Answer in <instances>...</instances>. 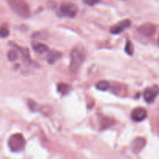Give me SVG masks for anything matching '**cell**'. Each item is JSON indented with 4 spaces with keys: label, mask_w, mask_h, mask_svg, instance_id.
Masks as SVG:
<instances>
[{
    "label": "cell",
    "mask_w": 159,
    "mask_h": 159,
    "mask_svg": "<svg viewBox=\"0 0 159 159\" xmlns=\"http://www.w3.org/2000/svg\"><path fill=\"white\" fill-rule=\"evenodd\" d=\"M85 58V48L82 45H77L71 51L70 54V71L72 75H76L80 69Z\"/></svg>",
    "instance_id": "1"
},
{
    "label": "cell",
    "mask_w": 159,
    "mask_h": 159,
    "mask_svg": "<svg viewBox=\"0 0 159 159\" xmlns=\"http://www.w3.org/2000/svg\"><path fill=\"white\" fill-rule=\"evenodd\" d=\"M8 5L16 15L22 18H28L30 15V10L25 0H6Z\"/></svg>",
    "instance_id": "2"
},
{
    "label": "cell",
    "mask_w": 159,
    "mask_h": 159,
    "mask_svg": "<svg viewBox=\"0 0 159 159\" xmlns=\"http://www.w3.org/2000/svg\"><path fill=\"white\" fill-rule=\"evenodd\" d=\"M8 145L12 152H20L24 149L26 140L21 134H15L9 138Z\"/></svg>",
    "instance_id": "3"
},
{
    "label": "cell",
    "mask_w": 159,
    "mask_h": 159,
    "mask_svg": "<svg viewBox=\"0 0 159 159\" xmlns=\"http://www.w3.org/2000/svg\"><path fill=\"white\" fill-rule=\"evenodd\" d=\"M78 12V7L71 2H64L60 7V13L62 16L74 18Z\"/></svg>",
    "instance_id": "4"
},
{
    "label": "cell",
    "mask_w": 159,
    "mask_h": 159,
    "mask_svg": "<svg viewBox=\"0 0 159 159\" xmlns=\"http://www.w3.org/2000/svg\"><path fill=\"white\" fill-rule=\"evenodd\" d=\"M147 110L143 107H137L134 109L130 114V117L135 122H141L147 118Z\"/></svg>",
    "instance_id": "5"
},
{
    "label": "cell",
    "mask_w": 159,
    "mask_h": 159,
    "mask_svg": "<svg viewBox=\"0 0 159 159\" xmlns=\"http://www.w3.org/2000/svg\"><path fill=\"white\" fill-rule=\"evenodd\" d=\"M138 31L144 37H152L156 32V27L152 23H144L139 26L138 29Z\"/></svg>",
    "instance_id": "6"
},
{
    "label": "cell",
    "mask_w": 159,
    "mask_h": 159,
    "mask_svg": "<svg viewBox=\"0 0 159 159\" xmlns=\"http://www.w3.org/2000/svg\"><path fill=\"white\" fill-rule=\"evenodd\" d=\"M130 26H131V21L130 20H124L112 26L110 28V33L113 34H120Z\"/></svg>",
    "instance_id": "7"
},
{
    "label": "cell",
    "mask_w": 159,
    "mask_h": 159,
    "mask_svg": "<svg viewBox=\"0 0 159 159\" xmlns=\"http://www.w3.org/2000/svg\"><path fill=\"white\" fill-rule=\"evenodd\" d=\"M146 144H147V141H146L145 138H141V137L136 138L132 141V152L134 154H136V155L137 154H139L144 148V147L146 146Z\"/></svg>",
    "instance_id": "8"
},
{
    "label": "cell",
    "mask_w": 159,
    "mask_h": 159,
    "mask_svg": "<svg viewBox=\"0 0 159 159\" xmlns=\"http://www.w3.org/2000/svg\"><path fill=\"white\" fill-rule=\"evenodd\" d=\"M159 94V89L157 86H153L151 87V88H148L144 90V100L146 101L148 103L153 102L155 99V98L157 97V96Z\"/></svg>",
    "instance_id": "9"
},
{
    "label": "cell",
    "mask_w": 159,
    "mask_h": 159,
    "mask_svg": "<svg viewBox=\"0 0 159 159\" xmlns=\"http://www.w3.org/2000/svg\"><path fill=\"white\" fill-rule=\"evenodd\" d=\"M61 57L62 54L60 51H51L49 52V54H48L47 60H48V62L50 65H53V64H54L55 62H57Z\"/></svg>",
    "instance_id": "10"
},
{
    "label": "cell",
    "mask_w": 159,
    "mask_h": 159,
    "mask_svg": "<svg viewBox=\"0 0 159 159\" xmlns=\"http://www.w3.org/2000/svg\"><path fill=\"white\" fill-rule=\"evenodd\" d=\"M32 48L34 51L35 52L38 53V54H43V53L47 52L49 50V48L46 44L43 43H40V42H33Z\"/></svg>",
    "instance_id": "11"
},
{
    "label": "cell",
    "mask_w": 159,
    "mask_h": 159,
    "mask_svg": "<svg viewBox=\"0 0 159 159\" xmlns=\"http://www.w3.org/2000/svg\"><path fill=\"white\" fill-rule=\"evenodd\" d=\"M71 89H71V85L66 83H60L57 85V90L63 96L68 95L71 91Z\"/></svg>",
    "instance_id": "12"
},
{
    "label": "cell",
    "mask_w": 159,
    "mask_h": 159,
    "mask_svg": "<svg viewBox=\"0 0 159 159\" xmlns=\"http://www.w3.org/2000/svg\"><path fill=\"white\" fill-rule=\"evenodd\" d=\"M115 124V121L109 117H102L101 120V129H107Z\"/></svg>",
    "instance_id": "13"
},
{
    "label": "cell",
    "mask_w": 159,
    "mask_h": 159,
    "mask_svg": "<svg viewBox=\"0 0 159 159\" xmlns=\"http://www.w3.org/2000/svg\"><path fill=\"white\" fill-rule=\"evenodd\" d=\"M96 87L97 89L100 90V91H107L110 89V85L107 81L105 80H102L99 81V82H97L96 85Z\"/></svg>",
    "instance_id": "14"
},
{
    "label": "cell",
    "mask_w": 159,
    "mask_h": 159,
    "mask_svg": "<svg viewBox=\"0 0 159 159\" xmlns=\"http://www.w3.org/2000/svg\"><path fill=\"white\" fill-rule=\"evenodd\" d=\"M134 49L133 43L130 40H127L125 45V52L128 55H132L134 54Z\"/></svg>",
    "instance_id": "15"
},
{
    "label": "cell",
    "mask_w": 159,
    "mask_h": 159,
    "mask_svg": "<svg viewBox=\"0 0 159 159\" xmlns=\"http://www.w3.org/2000/svg\"><path fill=\"white\" fill-rule=\"evenodd\" d=\"M7 57L9 61H15L18 58V54H17L16 51H14V50H11V51H9V52H8Z\"/></svg>",
    "instance_id": "16"
},
{
    "label": "cell",
    "mask_w": 159,
    "mask_h": 159,
    "mask_svg": "<svg viewBox=\"0 0 159 159\" xmlns=\"http://www.w3.org/2000/svg\"><path fill=\"white\" fill-rule=\"evenodd\" d=\"M48 36V33L45 31H40V32H37L33 34V37L36 39H46Z\"/></svg>",
    "instance_id": "17"
},
{
    "label": "cell",
    "mask_w": 159,
    "mask_h": 159,
    "mask_svg": "<svg viewBox=\"0 0 159 159\" xmlns=\"http://www.w3.org/2000/svg\"><path fill=\"white\" fill-rule=\"evenodd\" d=\"M9 35V30L6 26L0 27V38H6Z\"/></svg>",
    "instance_id": "18"
},
{
    "label": "cell",
    "mask_w": 159,
    "mask_h": 159,
    "mask_svg": "<svg viewBox=\"0 0 159 159\" xmlns=\"http://www.w3.org/2000/svg\"><path fill=\"white\" fill-rule=\"evenodd\" d=\"M37 102L31 100V99H30V100L28 101V106H29L30 109L31 110H36V109H37Z\"/></svg>",
    "instance_id": "19"
},
{
    "label": "cell",
    "mask_w": 159,
    "mask_h": 159,
    "mask_svg": "<svg viewBox=\"0 0 159 159\" xmlns=\"http://www.w3.org/2000/svg\"><path fill=\"white\" fill-rule=\"evenodd\" d=\"M84 3H85L88 6H94L100 2V0H83Z\"/></svg>",
    "instance_id": "20"
},
{
    "label": "cell",
    "mask_w": 159,
    "mask_h": 159,
    "mask_svg": "<svg viewBox=\"0 0 159 159\" xmlns=\"http://www.w3.org/2000/svg\"><path fill=\"white\" fill-rule=\"evenodd\" d=\"M158 42H159V38H158Z\"/></svg>",
    "instance_id": "21"
}]
</instances>
